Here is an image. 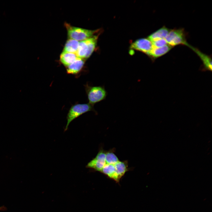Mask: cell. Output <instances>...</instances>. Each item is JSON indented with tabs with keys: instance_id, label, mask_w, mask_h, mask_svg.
Returning a JSON list of instances; mask_svg holds the SVG:
<instances>
[{
	"instance_id": "cell-7",
	"label": "cell",
	"mask_w": 212,
	"mask_h": 212,
	"mask_svg": "<svg viewBox=\"0 0 212 212\" xmlns=\"http://www.w3.org/2000/svg\"><path fill=\"white\" fill-rule=\"evenodd\" d=\"M84 64V60L77 57L73 62L67 67V72L69 74H77L82 70Z\"/></svg>"
},
{
	"instance_id": "cell-1",
	"label": "cell",
	"mask_w": 212,
	"mask_h": 212,
	"mask_svg": "<svg viewBox=\"0 0 212 212\" xmlns=\"http://www.w3.org/2000/svg\"><path fill=\"white\" fill-rule=\"evenodd\" d=\"M89 103L94 105L106 98L107 92L104 86H93L87 83L85 85Z\"/></svg>"
},
{
	"instance_id": "cell-16",
	"label": "cell",
	"mask_w": 212,
	"mask_h": 212,
	"mask_svg": "<svg viewBox=\"0 0 212 212\" xmlns=\"http://www.w3.org/2000/svg\"><path fill=\"white\" fill-rule=\"evenodd\" d=\"M97 37H92L86 39L88 47V50L85 59L89 58L94 51L97 44Z\"/></svg>"
},
{
	"instance_id": "cell-5",
	"label": "cell",
	"mask_w": 212,
	"mask_h": 212,
	"mask_svg": "<svg viewBox=\"0 0 212 212\" xmlns=\"http://www.w3.org/2000/svg\"><path fill=\"white\" fill-rule=\"evenodd\" d=\"M106 151L103 148H100L96 157L88 163L86 167L100 172L106 164Z\"/></svg>"
},
{
	"instance_id": "cell-12",
	"label": "cell",
	"mask_w": 212,
	"mask_h": 212,
	"mask_svg": "<svg viewBox=\"0 0 212 212\" xmlns=\"http://www.w3.org/2000/svg\"><path fill=\"white\" fill-rule=\"evenodd\" d=\"M76 54L63 51L60 57V61L65 66L67 67L77 58Z\"/></svg>"
},
{
	"instance_id": "cell-9",
	"label": "cell",
	"mask_w": 212,
	"mask_h": 212,
	"mask_svg": "<svg viewBox=\"0 0 212 212\" xmlns=\"http://www.w3.org/2000/svg\"><path fill=\"white\" fill-rule=\"evenodd\" d=\"M173 47L168 44L160 48L155 47L153 46L152 49L147 55L153 61L157 58L167 53Z\"/></svg>"
},
{
	"instance_id": "cell-14",
	"label": "cell",
	"mask_w": 212,
	"mask_h": 212,
	"mask_svg": "<svg viewBox=\"0 0 212 212\" xmlns=\"http://www.w3.org/2000/svg\"><path fill=\"white\" fill-rule=\"evenodd\" d=\"M88 50V47L86 39L79 42V44L76 54L77 57L85 59Z\"/></svg>"
},
{
	"instance_id": "cell-3",
	"label": "cell",
	"mask_w": 212,
	"mask_h": 212,
	"mask_svg": "<svg viewBox=\"0 0 212 212\" xmlns=\"http://www.w3.org/2000/svg\"><path fill=\"white\" fill-rule=\"evenodd\" d=\"M93 106L89 103L76 104L69 109L67 116V124L65 129L66 130L70 123L74 120L87 112L93 111L96 113Z\"/></svg>"
},
{
	"instance_id": "cell-10",
	"label": "cell",
	"mask_w": 212,
	"mask_h": 212,
	"mask_svg": "<svg viewBox=\"0 0 212 212\" xmlns=\"http://www.w3.org/2000/svg\"><path fill=\"white\" fill-rule=\"evenodd\" d=\"M115 172L118 180L120 181L121 178L125 173L129 171L128 163L127 160H120L115 164Z\"/></svg>"
},
{
	"instance_id": "cell-2",
	"label": "cell",
	"mask_w": 212,
	"mask_h": 212,
	"mask_svg": "<svg viewBox=\"0 0 212 212\" xmlns=\"http://www.w3.org/2000/svg\"><path fill=\"white\" fill-rule=\"evenodd\" d=\"M168 44L173 47L183 45L190 48L191 46L187 42L186 33L183 28L171 29L165 39Z\"/></svg>"
},
{
	"instance_id": "cell-4",
	"label": "cell",
	"mask_w": 212,
	"mask_h": 212,
	"mask_svg": "<svg viewBox=\"0 0 212 212\" xmlns=\"http://www.w3.org/2000/svg\"><path fill=\"white\" fill-rule=\"evenodd\" d=\"M65 26L69 38L78 41L85 40L92 37L96 32L95 30L73 26L67 23L65 24Z\"/></svg>"
},
{
	"instance_id": "cell-17",
	"label": "cell",
	"mask_w": 212,
	"mask_h": 212,
	"mask_svg": "<svg viewBox=\"0 0 212 212\" xmlns=\"http://www.w3.org/2000/svg\"><path fill=\"white\" fill-rule=\"evenodd\" d=\"M151 42L153 46L156 48L161 47L168 44L165 39H158Z\"/></svg>"
},
{
	"instance_id": "cell-15",
	"label": "cell",
	"mask_w": 212,
	"mask_h": 212,
	"mask_svg": "<svg viewBox=\"0 0 212 212\" xmlns=\"http://www.w3.org/2000/svg\"><path fill=\"white\" fill-rule=\"evenodd\" d=\"M114 148L107 151L106 153L105 162L106 164H115L120 161L119 158L114 153Z\"/></svg>"
},
{
	"instance_id": "cell-13",
	"label": "cell",
	"mask_w": 212,
	"mask_h": 212,
	"mask_svg": "<svg viewBox=\"0 0 212 212\" xmlns=\"http://www.w3.org/2000/svg\"><path fill=\"white\" fill-rule=\"evenodd\" d=\"M79 42L69 38L67 41L63 51L76 54L79 46Z\"/></svg>"
},
{
	"instance_id": "cell-8",
	"label": "cell",
	"mask_w": 212,
	"mask_h": 212,
	"mask_svg": "<svg viewBox=\"0 0 212 212\" xmlns=\"http://www.w3.org/2000/svg\"><path fill=\"white\" fill-rule=\"evenodd\" d=\"M200 57L203 64V70L212 71V60L211 57L200 51L198 49L191 46L190 48Z\"/></svg>"
},
{
	"instance_id": "cell-11",
	"label": "cell",
	"mask_w": 212,
	"mask_h": 212,
	"mask_svg": "<svg viewBox=\"0 0 212 212\" xmlns=\"http://www.w3.org/2000/svg\"><path fill=\"white\" fill-rule=\"evenodd\" d=\"M170 30L163 26L150 35L148 38L151 42L159 39H165Z\"/></svg>"
},
{
	"instance_id": "cell-6",
	"label": "cell",
	"mask_w": 212,
	"mask_h": 212,
	"mask_svg": "<svg viewBox=\"0 0 212 212\" xmlns=\"http://www.w3.org/2000/svg\"><path fill=\"white\" fill-rule=\"evenodd\" d=\"M153 47L152 42L148 38L139 39L133 42L130 48L143 52L147 54Z\"/></svg>"
}]
</instances>
